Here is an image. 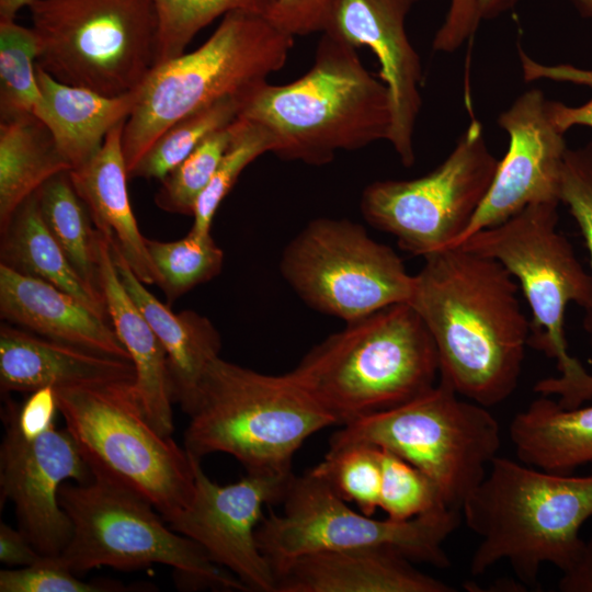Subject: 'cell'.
Returning a JSON list of instances; mask_svg holds the SVG:
<instances>
[{"label": "cell", "instance_id": "1", "mask_svg": "<svg viewBox=\"0 0 592 592\" xmlns=\"http://www.w3.org/2000/svg\"><path fill=\"white\" fill-rule=\"evenodd\" d=\"M424 260L408 303L435 343L439 379L480 406L500 405L517 387L531 335L516 280L463 246Z\"/></svg>", "mask_w": 592, "mask_h": 592}, {"label": "cell", "instance_id": "2", "mask_svg": "<svg viewBox=\"0 0 592 592\" xmlns=\"http://www.w3.org/2000/svg\"><path fill=\"white\" fill-rule=\"evenodd\" d=\"M460 511L480 538L470 573L505 560L520 583L537 588L543 565L565 572L581 551L580 531L592 519V474L553 473L498 455Z\"/></svg>", "mask_w": 592, "mask_h": 592}, {"label": "cell", "instance_id": "3", "mask_svg": "<svg viewBox=\"0 0 592 592\" xmlns=\"http://www.w3.org/2000/svg\"><path fill=\"white\" fill-rule=\"evenodd\" d=\"M238 117L263 127L277 157L311 166L388 140L392 122L386 84L363 66L355 47L325 33L306 73L286 84H259Z\"/></svg>", "mask_w": 592, "mask_h": 592}, {"label": "cell", "instance_id": "4", "mask_svg": "<svg viewBox=\"0 0 592 592\" xmlns=\"http://www.w3.org/2000/svg\"><path fill=\"white\" fill-rule=\"evenodd\" d=\"M345 323L291 371L337 424L403 403L436 384L435 343L408 301Z\"/></svg>", "mask_w": 592, "mask_h": 592}, {"label": "cell", "instance_id": "5", "mask_svg": "<svg viewBox=\"0 0 592 592\" xmlns=\"http://www.w3.org/2000/svg\"><path fill=\"white\" fill-rule=\"evenodd\" d=\"M184 448L195 459L234 456L246 471L289 475L295 453L335 419L288 372L270 375L216 357L189 412Z\"/></svg>", "mask_w": 592, "mask_h": 592}, {"label": "cell", "instance_id": "6", "mask_svg": "<svg viewBox=\"0 0 592 592\" xmlns=\"http://www.w3.org/2000/svg\"><path fill=\"white\" fill-rule=\"evenodd\" d=\"M558 205H528L459 246L497 260L516 280L532 314L528 345L555 360L559 373L534 389L556 395L560 407L573 409L592 399V374L568 352L565 314L570 303L584 311L592 307V276L558 231Z\"/></svg>", "mask_w": 592, "mask_h": 592}, {"label": "cell", "instance_id": "7", "mask_svg": "<svg viewBox=\"0 0 592 592\" xmlns=\"http://www.w3.org/2000/svg\"><path fill=\"white\" fill-rule=\"evenodd\" d=\"M293 46L294 36L266 16L235 11L200 47L158 64L124 125L128 174L174 123L226 98L243 101L284 67Z\"/></svg>", "mask_w": 592, "mask_h": 592}, {"label": "cell", "instance_id": "8", "mask_svg": "<svg viewBox=\"0 0 592 592\" xmlns=\"http://www.w3.org/2000/svg\"><path fill=\"white\" fill-rule=\"evenodd\" d=\"M83 483H62L58 499L72 524L58 557L75 574L98 567L134 570L160 563L197 587L248 591L191 538L173 531L152 503L114 477L91 469Z\"/></svg>", "mask_w": 592, "mask_h": 592}, {"label": "cell", "instance_id": "9", "mask_svg": "<svg viewBox=\"0 0 592 592\" xmlns=\"http://www.w3.org/2000/svg\"><path fill=\"white\" fill-rule=\"evenodd\" d=\"M363 444L386 449L428 475L445 504L460 510L501 447V430L486 407L439 379L392 408L341 425L329 448Z\"/></svg>", "mask_w": 592, "mask_h": 592}, {"label": "cell", "instance_id": "10", "mask_svg": "<svg viewBox=\"0 0 592 592\" xmlns=\"http://www.w3.org/2000/svg\"><path fill=\"white\" fill-rule=\"evenodd\" d=\"M36 65L57 81L117 96L140 88L157 65L153 0H33Z\"/></svg>", "mask_w": 592, "mask_h": 592}, {"label": "cell", "instance_id": "11", "mask_svg": "<svg viewBox=\"0 0 592 592\" xmlns=\"http://www.w3.org/2000/svg\"><path fill=\"white\" fill-rule=\"evenodd\" d=\"M133 385L56 388L58 410L90 469L130 487L168 521L193 498V462L149 423Z\"/></svg>", "mask_w": 592, "mask_h": 592}, {"label": "cell", "instance_id": "12", "mask_svg": "<svg viewBox=\"0 0 592 592\" xmlns=\"http://www.w3.org/2000/svg\"><path fill=\"white\" fill-rule=\"evenodd\" d=\"M283 512L263 516L257 539L273 568L325 550L389 547L414 563L446 569L443 545L458 527L462 511L441 506L406 521L377 520L348 505L332 487L310 470L289 480Z\"/></svg>", "mask_w": 592, "mask_h": 592}, {"label": "cell", "instance_id": "13", "mask_svg": "<svg viewBox=\"0 0 592 592\" xmlns=\"http://www.w3.org/2000/svg\"><path fill=\"white\" fill-rule=\"evenodd\" d=\"M280 269L309 307L345 322L409 301L414 282L390 247L349 219L309 221L285 247Z\"/></svg>", "mask_w": 592, "mask_h": 592}, {"label": "cell", "instance_id": "14", "mask_svg": "<svg viewBox=\"0 0 592 592\" xmlns=\"http://www.w3.org/2000/svg\"><path fill=\"white\" fill-rule=\"evenodd\" d=\"M499 160L474 119L447 158L428 174L367 185L361 212L373 227L394 236L413 255L455 247L485 200Z\"/></svg>", "mask_w": 592, "mask_h": 592}, {"label": "cell", "instance_id": "15", "mask_svg": "<svg viewBox=\"0 0 592 592\" xmlns=\"http://www.w3.org/2000/svg\"><path fill=\"white\" fill-rule=\"evenodd\" d=\"M4 435L0 446L1 502L10 500L19 530L46 557H59L72 535V524L58 499L67 480L87 482L92 471L77 443L55 423L35 433L18 424L15 402L2 410Z\"/></svg>", "mask_w": 592, "mask_h": 592}, {"label": "cell", "instance_id": "16", "mask_svg": "<svg viewBox=\"0 0 592 592\" xmlns=\"http://www.w3.org/2000/svg\"><path fill=\"white\" fill-rule=\"evenodd\" d=\"M192 462L193 498L166 522L197 543L248 591L275 592V571L259 547L257 530L264 516L263 509L282 502L294 474L247 471L239 481L220 486L204 473L200 459Z\"/></svg>", "mask_w": 592, "mask_h": 592}, {"label": "cell", "instance_id": "17", "mask_svg": "<svg viewBox=\"0 0 592 592\" xmlns=\"http://www.w3.org/2000/svg\"><path fill=\"white\" fill-rule=\"evenodd\" d=\"M543 91L522 93L498 117L509 148L498 162L491 186L456 246L475 232L498 225L528 205L559 201L567 151L563 132Z\"/></svg>", "mask_w": 592, "mask_h": 592}, {"label": "cell", "instance_id": "18", "mask_svg": "<svg viewBox=\"0 0 592 592\" xmlns=\"http://www.w3.org/2000/svg\"><path fill=\"white\" fill-rule=\"evenodd\" d=\"M419 0H335L321 33L377 57L379 78L390 95L388 141L401 163L414 162L413 134L422 99L421 60L406 32V18Z\"/></svg>", "mask_w": 592, "mask_h": 592}, {"label": "cell", "instance_id": "19", "mask_svg": "<svg viewBox=\"0 0 592 592\" xmlns=\"http://www.w3.org/2000/svg\"><path fill=\"white\" fill-rule=\"evenodd\" d=\"M275 592H454L389 547L304 555L274 567Z\"/></svg>", "mask_w": 592, "mask_h": 592}, {"label": "cell", "instance_id": "20", "mask_svg": "<svg viewBox=\"0 0 592 592\" xmlns=\"http://www.w3.org/2000/svg\"><path fill=\"white\" fill-rule=\"evenodd\" d=\"M135 378L129 360L47 339L8 322L0 327L2 392L134 383Z\"/></svg>", "mask_w": 592, "mask_h": 592}, {"label": "cell", "instance_id": "21", "mask_svg": "<svg viewBox=\"0 0 592 592\" xmlns=\"http://www.w3.org/2000/svg\"><path fill=\"white\" fill-rule=\"evenodd\" d=\"M0 316L44 338L130 361L110 321L55 285L1 263Z\"/></svg>", "mask_w": 592, "mask_h": 592}, {"label": "cell", "instance_id": "22", "mask_svg": "<svg viewBox=\"0 0 592 592\" xmlns=\"http://www.w3.org/2000/svg\"><path fill=\"white\" fill-rule=\"evenodd\" d=\"M125 122L107 134L98 155L86 166L70 170L72 185L81 197L94 227L123 254L136 276L146 285L159 283L158 272L148 254L146 238L133 213L123 150Z\"/></svg>", "mask_w": 592, "mask_h": 592}, {"label": "cell", "instance_id": "23", "mask_svg": "<svg viewBox=\"0 0 592 592\" xmlns=\"http://www.w3.org/2000/svg\"><path fill=\"white\" fill-rule=\"evenodd\" d=\"M101 289L110 321L135 367L134 389L141 411L162 435L172 436L174 402L167 352L124 288L116 272L109 241L99 240Z\"/></svg>", "mask_w": 592, "mask_h": 592}, {"label": "cell", "instance_id": "24", "mask_svg": "<svg viewBox=\"0 0 592 592\" xmlns=\"http://www.w3.org/2000/svg\"><path fill=\"white\" fill-rule=\"evenodd\" d=\"M110 249L124 288L167 352L174 402L189 414L207 366L219 356L220 335L207 317L172 311L136 276L119 250L112 243Z\"/></svg>", "mask_w": 592, "mask_h": 592}, {"label": "cell", "instance_id": "25", "mask_svg": "<svg viewBox=\"0 0 592 592\" xmlns=\"http://www.w3.org/2000/svg\"><path fill=\"white\" fill-rule=\"evenodd\" d=\"M42 101L35 116L48 128L71 170L90 162L101 150L110 130L128 118L138 90L107 96L65 84L36 65Z\"/></svg>", "mask_w": 592, "mask_h": 592}, {"label": "cell", "instance_id": "26", "mask_svg": "<svg viewBox=\"0 0 592 592\" xmlns=\"http://www.w3.org/2000/svg\"><path fill=\"white\" fill-rule=\"evenodd\" d=\"M509 432L519 460L526 465L572 474L592 463V405L565 409L542 396L514 415Z\"/></svg>", "mask_w": 592, "mask_h": 592}, {"label": "cell", "instance_id": "27", "mask_svg": "<svg viewBox=\"0 0 592 592\" xmlns=\"http://www.w3.org/2000/svg\"><path fill=\"white\" fill-rule=\"evenodd\" d=\"M0 234L1 264L55 285L110 321L104 296L81 278L45 225L39 212L37 192L19 206L7 228Z\"/></svg>", "mask_w": 592, "mask_h": 592}, {"label": "cell", "instance_id": "28", "mask_svg": "<svg viewBox=\"0 0 592 592\" xmlns=\"http://www.w3.org/2000/svg\"><path fill=\"white\" fill-rule=\"evenodd\" d=\"M70 170L35 115L0 122V232L24 201L49 179Z\"/></svg>", "mask_w": 592, "mask_h": 592}, {"label": "cell", "instance_id": "29", "mask_svg": "<svg viewBox=\"0 0 592 592\" xmlns=\"http://www.w3.org/2000/svg\"><path fill=\"white\" fill-rule=\"evenodd\" d=\"M43 220L81 278L101 289L99 240L88 207L76 192L69 171L49 179L38 191Z\"/></svg>", "mask_w": 592, "mask_h": 592}, {"label": "cell", "instance_id": "30", "mask_svg": "<svg viewBox=\"0 0 592 592\" xmlns=\"http://www.w3.org/2000/svg\"><path fill=\"white\" fill-rule=\"evenodd\" d=\"M148 254L158 272V286L172 304L195 286L216 277L224 265V251L209 234L192 230L179 240L146 238Z\"/></svg>", "mask_w": 592, "mask_h": 592}, {"label": "cell", "instance_id": "31", "mask_svg": "<svg viewBox=\"0 0 592 592\" xmlns=\"http://www.w3.org/2000/svg\"><path fill=\"white\" fill-rule=\"evenodd\" d=\"M242 99L226 98L169 127L147 150L128 178L164 179L207 136L238 118Z\"/></svg>", "mask_w": 592, "mask_h": 592}, {"label": "cell", "instance_id": "32", "mask_svg": "<svg viewBox=\"0 0 592 592\" xmlns=\"http://www.w3.org/2000/svg\"><path fill=\"white\" fill-rule=\"evenodd\" d=\"M37 53L32 27L0 21V122L35 114L42 101Z\"/></svg>", "mask_w": 592, "mask_h": 592}, {"label": "cell", "instance_id": "33", "mask_svg": "<svg viewBox=\"0 0 592 592\" xmlns=\"http://www.w3.org/2000/svg\"><path fill=\"white\" fill-rule=\"evenodd\" d=\"M153 2L159 18L158 65L182 55L194 36L215 19L235 11L266 16L276 0H153Z\"/></svg>", "mask_w": 592, "mask_h": 592}, {"label": "cell", "instance_id": "34", "mask_svg": "<svg viewBox=\"0 0 592 592\" xmlns=\"http://www.w3.org/2000/svg\"><path fill=\"white\" fill-rule=\"evenodd\" d=\"M237 128V119L207 136L164 179L155 194L161 210L193 216L195 204L218 169Z\"/></svg>", "mask_w": 592, "mask_h": 592}, {"label": "cell", "instance_id": "35", "mask_svg": "<svg viewBox=\"0 0 592 592\" xmlns=\"http://www.w3.org/2000/svg\"><path fill=\"white\" fill-rule=\"evenodd\" d=\"M311 473L322 478L346 502L373 516L379 508L382 467L379 448L354 444L329 448Z\"/></svg>", "mask_w": 592, "mask_h": 592}, {"label": "cell", "instance_id": "36", "mask_svg": "<svg viewBox=\"0 0 592 592\" xmlns=\"http://www.w3.org/2000/svg\"><path fill=\"white\" fill-rule=\"evenodd\" d=\"M272 149L273 140L263 127L247 119L237 118V128L231 144L195 204L192 231L202 235L210 232L213 218L239 175L252 161L265 152H272Z\"/></svg>", "mask_w": 592, "mask_h": 592}, {"label": "cell", "instance_id": "37", "mask_svg": "<svg viewBox=\"0 0 592 592\" xmlns=\"http://www.w3.org/2000/svg\"><path fill=\"white\" fill-rule=\"evenodd\" d=\"M379 509L387 517L406 521L447 506L435 482L415 466L379 448Z\"/></svg>", "mask_w": 592, "mask_h": 592}, {"label": "cell", "instance_id": "38", "mask_svg": "<svg viewBox=\"0 0 592 592\" xmlns=\"http://www.w3.org/2000/svg\"><path fill=\"white\" fill-rule=\"evenodd\" d=\"M559 201L574 219L590 257L592 276V141L567 149L561 171ZM583 328L592 349V307L584 311Z\"/></svg>", "mask_w": 592, "mask_h": 592}, {"label": "cell", "instance_id": "39", "mask_svg": "<svg viewBox=\"0 0 592 592\" xmlns=\"http://www.w3.org/2000/svg\"><path fill=\"white\" fill-rule=\"evenodd\" d=\"M117 582H84L66 568L58 557L44 556L37 562L0 571V592H112L127 591Z\"/></svg>", "mask_w": 592, "mask_h": 592}, {"label": "cell", "instance_id": "40", "mask_svg": "<svg viewBox=\"0 0 592 592\" xmlns=\"http://www.w3.org/2000/svg\"><path fill=\"white\" fill-rule=\"evenodd\" d=\"M519 56L523 78L526 81L548 79L587 86L592 89V69L577 68L568 64H540L521 48L519 49ZM550 106L554 119L563 133L577 125L592 128V98L579 106H568L555 101H551Z\"/></svg>", "mask_w": 592, "mask_h": 592}, {"label": "cell", "instance_id": "41", "mask_svg": "<svg viewBox=\"0 0 592 592\" xmlns=\"http://www.w3.org/2000/svg\"><path fill=\"white\" fill-rule=\"evenodd\" d=\"M334 1L276 0L266 18L294 37L321 33Z\"/></svg>", "mask_w": 592, "mask_h": 592}, {"label": "cell", "instance_id": "42", "mask_svg": "<svg viewBox=\"0 0 592 592\" xmlns=\"http://www.w3.org/2000/svg\"><path fill=\"white\" fill-rule=\"evenodd\" d=\"M480 21L477 0H451L445 20L433 39L434 50L451 53L458 49L476 32Z\"/></svg>", "mask_w": 592, "mask_h": 592}, {"label": "cell", "instance_id": "43", "mask_svg": "<svg viewBox=\"0 0 592 592\" xmlns=\"http://www.w3.org/2000/svg\"><path fill=\"white\" fill-rule=\"evenodd\" d=\"M44 556L30 543L26 536L5 523L0 524V561L8 566H30Z\"/></svg>", "mask_w": 592, "mask_h": 592}, {"label": "cell", "instance_id": "44", "mask_svg": "<svg viewBox=\"0 0 592 592\" xmlns=\"http://www.w3.org/2000/svg\"><path fill=\"white\" fill-rule=\"evenodd\" d=\"M561 592H592V527L574 563L558 581Z\"/></svg>", "mask_w": 592, "mask_h": 592}, {"label": "cell", "instance_id": "45", "mask_svg": "<svg viewBox=\"0 0 592 592\" xmlns=\"http://www.w3.org/2000/svg\"><path fill=\"white\" fill-rule=\"evenodd\" d=\"M516 0H477L480 19L492 18L511 7ZM581 14L592 18V0H574Z\"/></svg>", "mask_w": 592, "mask_h": 592}, {"label": "cell", "instance_id": "46", "mask_svg": "<svg viewBox=\"0 0 592 592\" xmlns=\"http://www.w3.org/2000/svg\"><path fill=\"white\" fill-rule=\"evenodd\" d=\"M33 0H0V21H15L20 10Z\"/></svg>", "mask_w": 592, "mask_h": 592}]
</instances>
